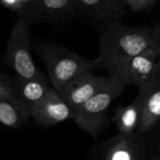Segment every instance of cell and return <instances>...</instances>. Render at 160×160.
Here are the masks:
<instances>
[{
  "mask_svg": "<svg viewBox=\"0 0 160 160\" xmlns=\"http://www.w3.org/2000/svg\"><path fill=\"white\" fill-rule=\"evenodd\" d=\"M31 46L30 22L18 19L10 32L6 50V62L18 77L30 79L43 75L33 61Z\"/></svg>",
  "mask_w": 160,
  "mask_h": 160,
  "instance_id": "obj_4",
  "label": "cell"
},
{
  "mask_svg": "<svg viewBox=\"0 0 160 160\" xmlns=\"http://www.w3.org/2000/svg\"><path fill=\"white\" fill-rule=\"evenodd\" d=\"M127 5L133 11H141L142 9H146L150 8L153 4L157 2V0H125Z\"/></svg>",
  "mask_w": 160,
  "mask_h": 160,
  "instance_id": "obj_17",
  "label": "cell"
},
{
  "mask_svg": "<svg viewBox=\"0 0 160 160\" xmlns=\"http://www.w3.org/2000/svg\"><path fill=\"white\" fill-rule=\"evenodd\" d=\"M71 116V108L54 88H51L46 97L31 110V117L43 128L58 125Z\"/></svg>",
  "mask_w": 160,
  "mask_h": 160,
  "instance_id": "obj_7",
  "label": "cell"
},
{
  "mask_svg": "<svg viewBox=\"0 0 160 160\" xmlns=\"http://www.w3.org/2000/svg\"><path fill=\"white\" fill-rule=\"evenodd\" d=\"M149 160H160V157H158V156H154V157H152Z\"/></svg>",
  "mask_w": 160,
  "mask_h": 160,
  "instance_id": "obj_19",
  "label": "cell"
},
{
  "mask_svg": "<svg viewBox=\"0 0 160 160\" xmlns=\"http://www.w3.org/2000/svg\"><path fill=\"white\" fill-rule=\"evenodd\" d=\"M159 68L158 55L153 47H150L136 55L129 66L130 84L139 90L147 86L155 78Z\"/></svg>",
  "mask_w": 160,
  "mask_h": 160,
  "instance_id": "obj_9",
  "label": "cell"
},
{
  "mask_svg": "<svg viewBox=\"0 0 160 160\" xmlns=\"http://www.w3.org/2000/svg\"><path fill=\"white\" fill-rule=\"evenodd\" d=\"M152 47L151 27L129 26L118 22H108L99 38L98 68H104L109 77L130 84L129 66L132 59Z\"/></svg>",
  "mask_w": 160,
  "mask_h": 160,
  "instance_id": "obj_1",
  "label": "cell"
},
{
  "mask_svg": "<svg viewBox=\"0 0 160 160\" xmlns=\"http://www.w3.org/2000/svg\"><path fill=\"white\" fill-rule=\"evenodd\" d=\"M2 4L14 13L19 19L35 22L42 21L38 0H1Z\"/></svg>",
  "mask_w": 160,
  "mask_h": 160,
  "instance_id": "obj_15",
  "label": "cell"
},
{
  "mask_svg": "<svg viewBox=\"0 0 160 160\" xmlns=\"http://www.w3.org/2000/svg\"><path fill=\"white\" fill-rule=\"evenodd\" d=\"M125 84L112 78L109 84L85 103L72 111L71 118L85 132L97 138L106 118V113L112 101L124 91Z\"/></svg>",
  "mask_w": 160,
  "mask_h": 160,
  "instance_id": "obj_3",
  "label": "cell"
},
{
  "mask_svg": "<svg viewBox=\"0 0 160 160\" xmlns=\"http://www.w3.org/2000/svg\"><path fill=\"white\" fill-rule=\"evenodd\" d=\"M141 100L137 97L135 100L126 106H118L114 112V123L118 133L133 135L137 133L141 119Z\"/></svg>",
  "mask_w": 160,
  "mask_h": 160,
  "instance_id": "obj_13",
  "label": "cell"
},
{
  "mask_svg": "<svg viewBox=\"0 0 160 160\" xmlns=\"http://www.w3.org/2000/svg\"><path fill=\"white\" fill-rule=\"evenodd\" d=\"M159 157H160V156H159Z\"/></svg>",
  "mask_w": 160,
  "mask_h": 160,
  "instance_id": "obj_20",
  "label": "cell"
},
{
  "mask_svg": "<svg viewBox=\"0 0 160 160\" xmlns=\"http://www.w3.org/2000/svg\"><path fill=\"white\" fill-rule=\"evenodd\" d=\"M141 100V119L137 133L148 134L160 125V63L158 71L153 81L139 90Z\"/></svg>",
  "mask_w": 160,
  "mask_h": 160,
  "instance_id": "obj_6",
  "label": "cell"
},
{
  "mask_svg": "<svg viewBox=\"0 0 160 160\" xmlns=\"http://www.w3.org/2000/svg\"><path fill=\"white\" fill-rule=\"evenodd\" d=\"M76 7L91 18L105 22H118L126 14L119 0H74Z\"/></svg>",
  "mask_w": 160,
  "mask_h": 160,
  "instance_id": "obj_10",
  "label": "cell"
},
{
  "mask_svg": "<svg viewBox=\"0 0 160 160\" xmlns=\"http://www.w3.org/2000/svg\"><path fill=\"white\" fill-rule=\"evenodd\" d=\"M14 82L16 96L30 110L40 102L51 90L49 82L44 75L30 79L15 76Z\"/></svg>",
  "mask_w": 160,
  "mask_h": 160,
  "instance_id": "obj_11",
  "label": "cell"
},
{
  "mask_svg": "<svg viewBox=\"0 0 160 160\" xmlns=\"http://www.w3.org/2000/svg\"><path fill=\"white\" fill-rule=\"evenodd\" d=\"M37 49L58 93L76 77L98 68L97 59H88L63 46L43 44Z\"/></svg>",
  "mask_w": 160,
  "mask_h": 160,
  "instance_id": "obj_2",
  "label": "cell"
},
{
  "mask_svg": "<svg viewBox=\"0 0 160 160\" xmlns=\"http://www.w3.org/2000/svg\"><path fill=\"white\" fill-rule=\"evenodd\" d=\"M151 34H152V47L157 52L160 63V22L156 23L153 27H151Z\"/></svg>",
  "mask_w": 160,
  "mask_h": 160,
  "instance_id": "obj_18",
  "label": "cell"
},
{
  "mask_svg": "<svg viewBox=\"0 0 160 160\" xmlns=\"http://www.w3.org/2000/svg\"><path fill=\"white\" fill-rule=\"evenodd\" d=\"M16 96L15 82L5 73L0 75V100L10 98Z\"/></svg>",
  "mask_w": 160,
  "mask_h": 160,
  "instance_id": "obj_16",
  "label": "cell"
},
{
  "mask_svg": "<svg viewBox=\"0 0 160 160\" xmlns=\"http://www.w3.org/2000/svg\"><path fill=\"white\" fill-rule=\"evenodd\" d=\"M111 80L109 76H97L92 72L83 73L68 83L59 94L73 111L106 87Z\"/></svg>",
  "mask_w": 160,
  "mask_h": 160,
  "instance_id": "obj_5",
  "label": "cell"
},
{
  "mask_svg": "<svg viewBox=\"0 0 160 160\" xmlns=\"http://www.w3.org/2000/svg\"><path fill=\"white\" fill-rule=\"evenodd\" d=\"M31 116V110L17 97L0 100V121L14 129L22 128Z\"/></svg>",
  "mask_w": 160,
  "mask_h": 160,
  "instance_id": "obj_12",
  "label": "cell"
},
{
  "mask_svg": "<svg viewBox=\"0 0 160 160\" xmlns=\"http://www.w3.org/2000/svg\"><path fill=\"white\" fill-rule=\"evenodd\" d=\"M144 144L139 133H118L107 145L104 160H142Z\"/></svg>",
  "mask_w": 160,
  "mask_h": 160,
  "instance_id": "obj_8",
  "label": "cell"
},
{
  "mask_svg": "<svg viewBox=\"0 0 160 160\" xmlns=\"http://www.w3.org/2000/svg\"><path fill=\"white\" fill-rule=\"evenodd\" d=\"M42 21L58 20L70 15L76 4L74 0H38Z\"/></svg>",
  "mask_w": 160,
  "mask_h": 160,
  "instance_id": "obj_14",
  "label": "cell"
}]
</instances>
